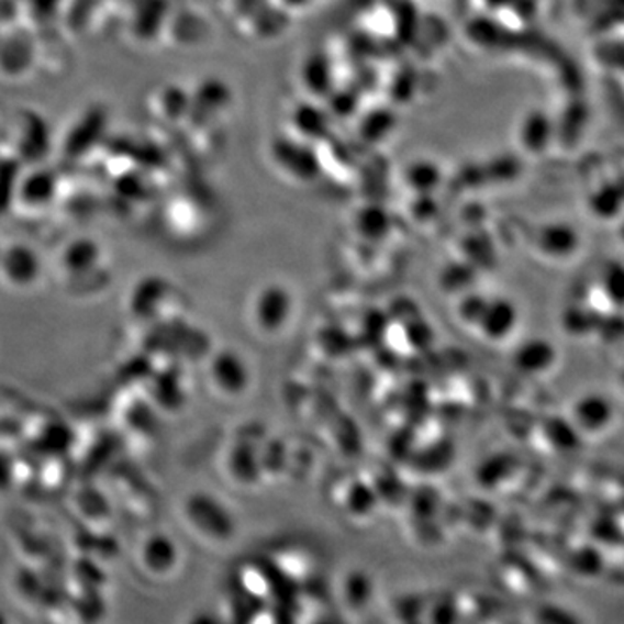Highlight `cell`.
<instances>
[{"mask_svg": "<svg viewBox=\"0 0 624 624\" xmlns=\"http://www.w3.org/2000/svg\"><path fill=\"white\" fill-rule=\"evenodd\" d=\"M296 309L292 290L287 285L269 281L252 297V326L264 337H278L292 325Z\"/></svg>", "mask_w": 624, "mask_h": 624, "instance_id": "cell-1", "label": "cell"}, {"mask_svg": "<svg viewBox=\"0 0 624 624\" xmlns=\"http://www.w3.org/2000/svg\"><path fill=\"white\" fill-rule=\"evenodd\" d=\"M209 378L218 392L226 398H242L252 387L250 363L238 350L222 349L210 359Z\"/></svg>", "mask_w": 624, "mask_h": 624, "instance_id": "cell-2", "label": "cell"}, {"mask_svg": "<svg viewBox=\"0 0 624 624\" xmlns=\"http://www.w3.org/2000/svg\"><path fill=\"white\" fill-rule=\"evenodd\" d=\"M521 325V311L509 297H488L476 332L489 344H503L514 337Z\"/></svg>", "mask_w": 624, "mask_h": 624, "instance_id": "cell-3", "label": "cell"}, {"mask_svg": "<svg viewBox=\"0 0 624 624\" xmlns=\"http://www.w3.org/2000/svg\"><path fill=\"white\" fill-rule=\"evenodd\" d=\"M272 158L287 176L299 179L300 182L312 181L320 172L317 158L309 152L305 144L278 143L272 148Z\"/></svg>", "mask_w": 624, "mask_h": 624, "instance_id": "cell-4", "label": "cell"}, {"mask_svg": "<svg viewBox=\"0 0 624 624\" xmlns=\"http://www.w3.org/2000/svg\"><path fill=\"white\" fill-rule=\"evenodd\" d=\"M557 365V350L543 338L522 342L514 353V366L521 374L539 377L554 370Z\"/></svg>", "mask_w": 624, "mask_h": 624, "instance_id": "cell-5", "label": "cell"}, {"mask_svg": "<svg viewBox=\"0 0 624 624\" xmlns=\"http://www.w3.org/2000/svg\"><path fill=\"white\" fill-rule=\"evenodd\" d=\"M353 230L365 242L380 243L392 233V219L383 207L365 205L354 214Z\"/></svg>", "mask_w": 624, "mask_h": 624, "instance_id": "cell-6", "label": "cell"}, {"mask_svg": "<svg viewBox=\"0 0 624 624\" xmlns=\"http://www.w3.org/2000/svg\"><path fill=\"white\" fill-rule=\"evenodd\" d=\"M576 234L564 224H548L536 234V247L550 259H566L575 250Z\"/></svg>", "mask_w": 624, "mask_h": 624, "instance_id": "cell-7", "label": "cell"}, {"mask_svg": "<svg viewBox=\"0 0 624 624\" xmlns=\"http://www.w3.org/2000/svg\"><path fill=\"white\" fill-rule=\"evenodd\" d=\"M575 422L584 432H600L602 428H608L612 423V408L605 403L604 399L597 398H581L572 411Z\"/></svg>", "mask_w": 624, "mask_h": 624, "instance_id": "cell-8", "label": "cell"}, {"mask_svg": "<svg viewBox=\"0 0 624 624\" xmlns=\"http://www.w3.org/2000/svg\"><path fill=\"white\" fill-rule=\"evenodd\" d=\"M404 179L416 197H431L439 188L441 170L432 161H415L408 167Z\"/></svg>", "mask_w": 624, "mask_h": 624, "instance_id": "cell-9", "label": "cell"}, {"mask_svg": "<svg viewBox=\"0 0 624 624\" xmlns=\"http://www.w3.org/2000/svg\"><path fill=\"white\" fill-rule=\"evenodd\" d=\"M488 297L479 292H465L460 302L456 305V316L460 320L461 325L467 328L476 330L481 321L482 312H484Z\"/></svg>", "mask_w": 624, "mask_h": 624, "instance_id": "cell-10", "label": "cell"}, {"mask_svg": "<svg viewBox=\"0 0 624 624\" xmlns=\"http://www.w3.org/2000/svg\"><path fill=\"white\" fill-rule=\"evenodd\" d=\"M296 127L304 141L320 140L326 132L325 115L314 108H300L296 113Z\"/></svg>", "mask_w": 624, "mask_h": 624, "instance_id": "cell-11", "label": "cell"}, {"mask_svg": "<svg viewBox=\"0 0 624 624\" xmlns=\"http://www.w3.org/2000/svg\"><path fill=\"white\" fill-rule=\"evenodd\" d=\"M281 2L290 5V8H300V5L308 4V0H281Z\"/></svg>", "mask_w": 624, "mask_h": 624, "instance_id": "cell-12", "label": "cell"}]
</instances>
